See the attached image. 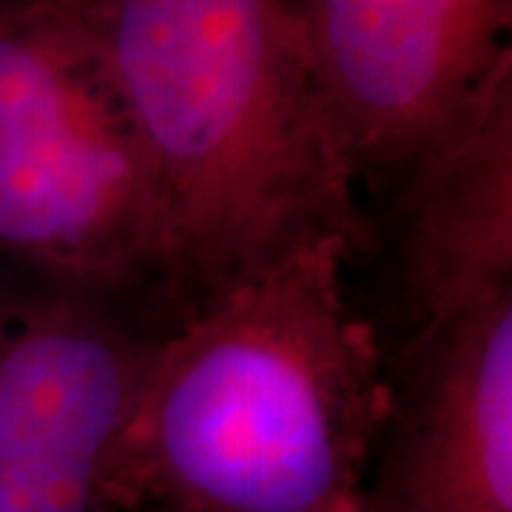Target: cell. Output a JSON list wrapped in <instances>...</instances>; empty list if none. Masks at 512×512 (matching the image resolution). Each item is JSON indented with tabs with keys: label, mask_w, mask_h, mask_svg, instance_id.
I'll return each instance as SVG.
<instances>
[{
	"label": "cell",
	"mask_w": 512,
	"mask_h": 512,
	"mask_svg": "<svg viewBox=\"0 0 512 512\" xmlns=\"http://www.w3.org/2000/svg\"><path fill=\"white\" fill-rule=\"evenodd\" d=\"M348 242L296 251L163 328L114 512H359L390 382Z\"/></svg>",
	"instance_id": "6da1fadb"
},
{
	"label": "cell",
	"mask_w": 512,
	"mask_h": 512,
	"mask_svg": "<svg viewBox=\"0 0 512 512\" xmlns=\"http://www.w3.org/2000/svg\"><path fill=\"white\" fill-rule=\"evenodd\" d=\"M80 3L160 197L165 285L188 311L319 242L362 251L359 180L293 0Z\"/></svg>",
	"instance_id": "7a4b0ae2"
},
{
	"label": "cell",
	"mask_w": 512,
	"mask_h": 512,
	"mask_svg": "<svg viewBox=\"0 0 512 512\" xmlns=\"http://www.w3.org/2000/svg\"><path fill=\"white\" fill-rule=\"evenodd\" d=\"M0 271L117 299L165 282L160 197L80 0L0 6Z\"/></svg>",
	"instance_id": "3957f363"
},
{
	"label": "cell",
	"mask_w": 512,
	"mask_h": 512,
	"mask_svg": "<svg viewBox=\"0 0 512 512\" xmlns=\"http://www.w3.org/2000/svg\"><path fill=\"white\" fill-rule=\"evenodd\" d=\"M160 333L126 299L0 271V512H114Z\"/></svg>",
	"instance_id": "277c9868"
},
{
	"label": "cell",
	"mask_w": 512,
	"mask_h": 512,
	"mask_svg": "<svg viewBox=\"0 0 512 512\" xmlns=\"http://www.w3.org/2000/svg\"><path fill=\"white\" fill-rule=\"evenodd\" d=\"M293 12L359 183H399L512 66V0H293Z\"/></svg>",
	"instance_id": "5b68a950"
},
{
	"label": "cell",
	"mask_w": 512,
	"mask_h": 512,
	"mask_svg": "<svg viewBox=\"0 0 512 512\" xmlns=\"http://www.w3.org/2000/svg\"><path fill=\"white\" fill-rule=\"evenodd\" d=\"M359 512H512V291L413 325Z\"/></svg>",
	"instance_id": "8992f818"
},
{
	"label": "cell",
	"mask_w": 512,
	"mask_h": 512,
	"mask_svg": "<svg viewBox=\"0 0 512 512\" xmlns=\"http://www.w3.org/2000/svg\"><path fill=\"white\" fill-rule=\"evenodd\" d=\"M396 194L413 325L512 291V66L410 160Z\"/></svg>",
	"instance_id": "52a82bcc"
},
{
	"label": "cell",
	"mask_w": 512,
	"mask_h": 512,
	"mask_svg": "<svg viewBox=\"0 0 512 512\" xmlns=\"http://www.w3.org/2000/svg\"><path fill=\"white\" fill-rule=\"evenodd\" d=\"M6 3H20V0H0V6H6Z\"/></svg>",
	"instance_id": "ba28073f"
}]
</instances>
